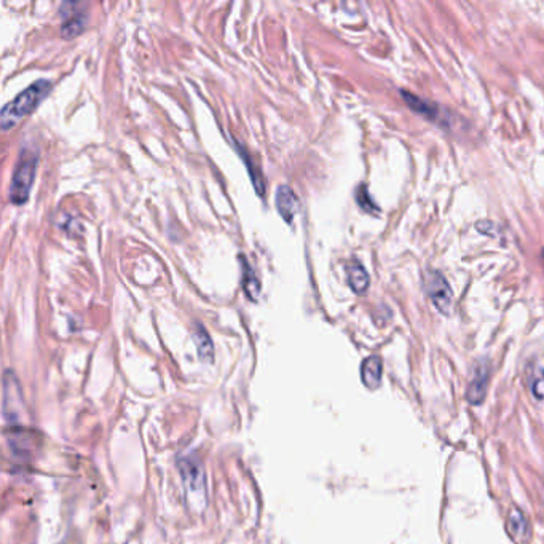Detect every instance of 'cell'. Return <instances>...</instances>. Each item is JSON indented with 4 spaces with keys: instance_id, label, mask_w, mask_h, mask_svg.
Instances as JSON below:
<instances>
[{
    "instance_id": "obj_1",
    "label": "cell",
    "mask_w": 544,
    "mask_h": 544,
    "mask_svg": "<svg viewBox=\"0 0 544 544\" xmlns=\"http://www.w3.org/2000/svg\"><path fill=\"white\" fill-rule=\"evenodd\" d=\"M50 90L51 83L48 80H37V82L29 85L24 92L16 96L13 101L5 104L2 114H0V124H2L3 130H10L19 119H23V117L29 115L32 110H35L40 101L46 98V94L50 93Z\"/></svg>"
},
{
    "instance_id": "obj_2",
    "label": "cell",
    "mask_w": 544,
    "mask_h": 544,
    "mask_svg": "<svg viewBox=\"0 0 544 544\" xmlns=\"http://www.w3.org/2000/svg\"><path fill=\"white\" fill-rule=\"evenodd\" d=\"M37 162L39 155L35 151H23L21 157L16 163L12 184H10V201L13 205H24L29 200V194L32 185H34L35 173H37Z\"/></svg>"
},
{
    "instance_id": "obj_3",
    "label": "cell",
    "mask_w": 544,
    "mask_h": 544,
    "mask_svg": "<svg viewBox=\"0 0 544 544\" xmlns=\"http://www.w3.org/2000/svg\"><path fill=\"white\" fill-rule=\"evenodd\" d=\"M425 289L437 312L449 316L453 305V292L445 276L437 270H428L425 275Z\"/></svg>"
},
{
    "instance_id": "obj_4",
    "label": "cell",
    "mask_w": 544,
    "mask_h": 544,
    "mask_svg": "<svg viewBox=\"0 0 544 544\" xmlns=\"http://www.w3.org/2000/svg\"><path fill=\"white\" fill-rule=\"evenodd\" d=\"M488 382H490V364L487 359H482L476 364L471 383H469V386L466 389V399L473 405L482 404L485 394H487Z\"/></svg>"
},
{
    "instance_id": "obj_5",
    "label": "cell",
    "mask_w": 544,
    "mask_h": 544,
    "mask_svg": "<svg viewBox=\"0 0 544 544\" xmlns=\"http://www.w3.org/2000/svg\"><path fill=\"white\" fill-rule=\"evenodd\" d=\"M275 205L278 210L280 216L284 219L287 223L294 221L298 210H300V201H298L296 192L289 185H280L275 195Z\"/></svg>"
},
{
    "instance_id": "obj_6",
    "label": "cell",
    "mask_w": 544,
    "mask_h": 544,
    "mask_svg": "<svg viewBox=\"0 0 544 544\" xmlns=\"http://www.w3.org/2000/svg\"><path fill=\"white\" fill-rule=\"evenodd\" d=\"M506 529H508L509 536L517 544H527L530 540V524L527 516L522 513L519 508H513L508 516V522H506Z\"/></svg>"
},
{
    "instance_id": "obj_7",
    "label": "cell",
    "mask_w": 544,
    "mask_h": 544,
    "mask_svg": "<svg viewBox=\"0 0 544 544\" xmlns=\"http://www.w3.org/2000/svg\"><path fill=\"white\" fill-rule=\"evenodd\" d=\"M346 276H348V284L355 294H366L371 286V278L364 269V265L359 264L358 260H353V262L346 266Z\"/></svg>"
},
{
    "instance_id": "obj_8",
    "label": "cell",
    "mask_w": 544,
    "mask_h": 544,
    "mask_svg": "<svg viewBox=\"0 0 544 544\" xmlns=\"http://www.w3.org/2000/svg\"><path fill=\"white\" fill-rule=\"evenodd\" d=\"M383 373V362L378 356H369L361 366V378L362 383L369 388L375 389L380 386Z\"/></svg>"
},
{
    "instance_id": "obj_9",
    "label": "cell",
    "mask_w": 544,
    "mask_h": 544,
    "mask_svg": "<svg viewBox=\"0 0 544 544\" xmlns=\"http://www.w3.org/2000/svg\"><path fill=\"white\" fill-rule=\"evenodd\" d=\"M239 265H241V287L246 292L250 300H257L260 294V281L255 275V271L250 269L248 259L243 254H239Z\"/></svg>"
},
{
    "instance_id": "obj_10",
    "label": "cell",
    "mask_w": 544,
    "mask_h": 544,
    "mask_svg": "<svg viewBox=\"0 0 544 544\" xmlns=\"http://www.w3.org/2000/svg\"><path fill=\"white\" fill-rule=\"evenodd\" d=\"M61 15L67 18L66 23H62V29H61L62 37L71 39V37L78 35L80 32L85 29V21H87V18H85V15L77 12V7L74 12H67V10L61 8Z\"/></svg>"
},
{
    "instance_id": "obj_11",
    "label": "cell",
    "mask_w": 544,
    "mask_h": 544,
    "mask_svg": "<svg viewBox=\"0 0 544 544\" xmlns=\"http://www.w3.org/2000/svg\"><path fill=\"white\" fill-rule=\"evenodd\" d=\"M401 96L405 99V103H407L409 108L412 109L414 112H418V114H421V115L426 117V119H430V120H437V119H439V117H437V110H439V108H437L436 104H431L430 101L420 99L418 96L410 94L407 92H404V90L401 92Z\"/></svg>"
},
{
    "instance_id": "obj_12",
    "label": "cell",
    "mask_w": 544,
    "mask_h": 544,
    "mask_svg": "<svg viewBox=\"0 0 544 544\" xmlns=\"http://www.w3.org/2000/svg\"><path fill=\"white\" fill-rule=\"evenodd\" d=\"M180 473H182L184 482L187 484V487L190 490H201L203 485V473L200 469V465H195L192 460H187L180 463Z\"/></svg>"
},
{
    "instance_id": "obj_13",
    "label": "cell",
    "mask_w": 544,
    "mask_h": 544,
    "mask_svg": "<svg viewBox=\"0 0 544 544\" xmlns=\"http://www.w3.org/2000/svg\"><path fill=\"white\" fill-rule=\"evenodd\" d=\"M194 340L196 343V348H198V353L203 359H211L212 358V342L210 334L206 332V329L201 326V324H195L194 329Z\"/></svg>"
},
{
    "instance_id": "obj_14",
    "label": "cell",
    "mask_w": 544,
    "mask_h": 544,
    "mask_svg": "<svg viewBox=\"0 0 544 544\" xmlns=\"http://www.w3.org/2000/svg\"><path fill=\"white\" fill-rule=\"evenodd\" d=\"M356 201H358V205L362 207V210L371 212V214H377V212L380 211L377 207L375 203H373V200L371 198L369 192H367L364 185H361L358 192H356Z\"/></svg>"
},
{
    "instance_id": "obj_15",
    "label": "cell",
    "mask_w": 544,
    "mask_h": 544,
    "mask_svg": "<svg viewBox=\"0 0 544 544\" xmlns=\"http://www.w3.org/2000/svg\"><path fill=\"white\" fill-rule=\"evenodd\" d=\"M532 393L536 399H544V372L540 371L532 380Z\"/></svg>"
},
{
    "instance_id": "obj_16",
    "label": "cell",
    "mask_w": 544,
    "mask_h": 544,
    "mask_svg": "<svg viewBox=\"0 0 544 544\" xmlns=\"http://www.w3.org/2000/svg\"><path fill=\"white\" fill-rule=\"evenodd\" d=\"M541 259H543V264H544V249H543V253H541Z\"/></svg>"
}]
</instances>
